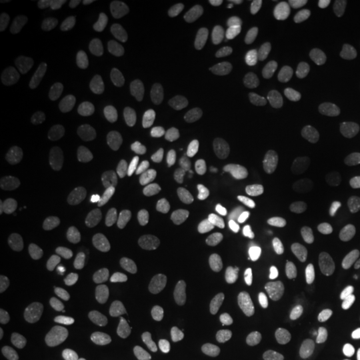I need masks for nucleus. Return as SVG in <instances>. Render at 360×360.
<instances>
[{"label": "nucleus", "mask_w": 360, "mask_h": 360, "mask_svg": "<svg viewBox=\"0 0 360 360\" xmlns=\"http://www.w3.org/2000/svg\"><path fill=\"white\" fill-rule=\"evenodd\" d=\"M49 186L34 167H20L7 179L2 200L12 214H29L42 207L49 199Z\"/></svg>", "instance_id": "nucleus-1"}, {"label": "nucleus", "mask_w": 360, "mask_h": 360, "mask_svg": "<svg viewBox=\"0 0 360 360\" xmlns=\"http://www.w3.org/2000/svg\"><path fill=\"white\" fill-rule=\"evenodd\" d=\"M276 25L282 42L297 47L321 34L322 19L312 7L300 2H283L276 11Z\"/></svg>", "instance_id": "nucleus-2"}, {"label": "nucleus", "mask_w": 360, "mask_h": 360, "mask_svg": "<svg viewBox=\"0 0 360 360\" xmlns=\"http://www.w3.org/2000/svg\"><path fill=\"white\" fill-rule=\"evenodd\" d=\"M117 175V160L114 157L105 155L98 160L97 167L94 169L92 175L85 184L82 192L79 193L74 204V219L79 222H87L101 209L103 199L109 193L110 187L114 186Z\"/></svg>", "instance_id": "nucleus-3"}, {"label": "nucleus", "mask_w": 360, "mask_h": 360, "mask_svg": "<svg viewBox=\"0 0 360 360\" xmlns=\"http://www.w3.org/2000/svg\"><path fill=\"white\" fill-rule=\"evenodd\" d=\"M193 335L207 350L215 354L229 352L240 344L237 322L220 310L199 315L193 322Z\"/></svg>", "instance_id": "nucleus-4"}, {"label": "nucleus", "mask_w": 360, "mask_h": 360, "mask_svg": "<svg viewBox=\"0 0 360 360\" xmlns=\"http://www.w3.org/2000/svg\"><path fill=\"white\" fill-rule=\"evenodd\" d=\"M40 167L56 186H64L74 177L85 159L82 147L64 141H49L39 148Z\"/></svg>", "instance_id": "nucleus-5"}, {"label": "nucleus", "mask_w": 360, "mask_h": 360, "mask_svg": "<svg viewBox=\"0 0 360 360\" xmlns=\"http://www.w3.org/2000/svg\"><path fill=\"white\" fill-rule=\"evenodd\" d=\"M327 236L335 240L345 254L357 249L360 238V214L354 202L339 199L332 202L326 210Z\"/></svg>", "instance_id": "nucleus-6"}, {"label": "nucleus", "mask_w": 360, "mask_h": 360, "mask_svg": "<svg viewBox=\"0 0 360 360\" xmlns=\"http://www.w3.org/2000/svg\"><path fill=\"white\" fill-rule=\"evenodd\" d=\"M191 247L184 238L170 237L155 247L147 260V269L154 281H172L186 267Z\"/></svg>", "instance_id": "nucleus-7"}, {"label": "nucleus", "mask_w": 360, "mask_h": 360, "mask_svg": "<svg viewBox=\"0 0 360 360\" xmlns=\"http://www.w3.org/2000/svg\"><path fill=\"white\" fill-rule=\"evenodd\" d=\"M224 219L231 231L238 236H254L262 224V214L249 187H240L232 193L224 210Z\"/></svg>", "instance_id": "nucleus-8"}, {"label": "nucleus", "mask_w": 360, "mask_h": 360, "mask_svg": "<svg viewBox=\"0 0 360 360\" xmlns=\"http://www.w3.org/2000/svg\"><path fill=\"white\" fill-rule=\"evenodd\" d=\"M277 80L290 97L302 102L304 105L317 103L319 84L302 62L295 60V58L282 60L281 65L277 67Z\"/></svg>", "instance_id": "nucleus-9"}, {"label": "nucleus", "mask_w": 360, "mask_h": 360, "mask_svg": "<svg viewBox=\"0 0 360 360\" xmlns=\"http://www.w3.org/2000/svg\"><path fill=\"white\" fill-rule=\"evenodd\" d=\"M69 53V44L62 39L42 40L30 57L29 65L25 69L27 82L39 85L47 82L52 77L58 65L64 62Z\"/></svg>", "instance_id": "nucleus-10"}, {"label": "nucleus", "mask_w": 360, "mask_h": 360, "mask_svg": "<svg viewBox=\"0 0 360 360\" xmlns=\"http://www.w3.org/2000/svg\"><path fill=\"white\" fill-rule=\"evenodd\" d=\"M162 322L154 312L134 314L124 323L120 332V345L129 352H141L160 339Z\"/></svg>", "instance_id": "nucleus-11"}, {"label": "nucleus", "mask_w": 360, "mask_h": 360, "mask_svg": "<svg viewBox=\"0 0 360 360\" xmlns=\"http://www.w3.org/2000/svg\"><path fill=\"white\" fill-rule=\"evenodd\" d=\"M269 122L274 132L292 142L307 139L312 129L309 117L304 112L283 101H277L270 105Z\"/></svg>", "instance_id": "nucleus-12"}, {"label": "nucleus", "mask_w": 360, "mask_h": 360, "mask_svg": "<svg viewBox=\"0 0 360 360\" xmlns=\"http://www.w3.org/2000/svg\"><path fill=\"white\" fill-rule=\"evenodd\" d=\"M227 132L240 141H254L259 134V119L254 103L247 97H233L222 114Z\"/></svg>", "instance_id": "nucleus-13"}, {"label": "nucleus", "mask_w": 360, "mask_h": 360, "mask_svg": "<svg viewBox=\"0 0 360 360\" xmlns=\"http://www.w3.org/2000/svg\"><path fill=\"white\" fill-rule=\"evenodd\" d=\"M310 297L315 309L323 317H332L340 305V282L334 272L317 267L310 272L309 277Z\"/></svg>", "instance_id": "nucleus-14"}, {"label": "nucleus", "mask_w": 360, "mask_h": 360, "mask_svg": "<svg viewBox=\"0 0 360 360\" xmlns=\"http://www.w3.org/2000/svg\"><path fill=\"white\" fill-rule=\"evenodd\" d=\"M193 278H195L197 285L205 290H224L236 282V264L227 255H207L197 265Z\"/></svg>", "instance_id": "nucleus-15"}, {"label": "nucleus", "mask_w": 360, "mask_h": 360, "mask_svg": "<svg viewBox=\"0 0 360 360\" xmlns=\"http://www.w3.org/2000/svg\"><path fill=\"white\" fill-rule=\"evenodd\" d=\"M277 199L282 209L292 217H304L312 207V195L299 175L283 170L277 179Z\"/></svg>", "instance_id": "nucleus-16"}, {"label": "nucleus", "mask_w": 360, "mask_h": 360, "mask_svg": "<svg viewBox=\"0 0 360 360\" xmlns=\"http://www.w3.org/2000/svg\"><path fill=\"white\" fill-rule=\"evenodd\" d=\"M159 224V214L152 207H137L125 220L122 244L130 252H139L152 240Z\"/></svg>", "instance_id": "nucleus-17"}, {"label": "nucleus", "mask_w": 360, "mask_h": 360, "mask_svg": "<svg viewBox=\"0 0 360 360\" xmlns=\"http://www.w3.org/2000/svg\"><path fill=\"white\" fill-rule=\"evenodd\" d=\"M260 287L269 302L277 307H285L294 299V278L281 264H269L260 270Z\"/></svg>", "instance_id": "nucleus-18"}, {"label": "nucleus", "mask_w": 360, "mask_h": 360, "mask_svg": "<svg viewBox=\"0 0 360 360\" xmlns=\"http://www.w3.org/2000/svg\"><path fill=\"white\" fill-rule=\"evenodd\" d=\"M270 56V44L260 32H252L247 40L245 51L233 62V72L240 79L252 80L259 77Z\"/></svg>", "instance_id": "nucleus-19"}, {"label": "nucleus", "mask_w": 360, "mask_h": 360, "mask_svg": "<svg viewBox=\"0 0 360 360\" xmlns=\"http://www.w3.org/2000/svg\"><path fill=\"white\" fill-rule=\"evenodd\" d=\"M192 162L202 172H215L222 164V150L215 132L210 127H199L192 134Z\"/></svg>", "instance_id": "nucleus-20"}, {"label": "nucleus", "mask_w": 360, "mask_h": 360, "mask_svg": "<svg viewBox=\"0 0 360 360\" xmlns=\"http://www.w3.org/2000/svg\"><path fill=\"white\" fill-rule=\"evenodd\" d=\"M267 355L269 360H305L307 347L299 332L281 327L269 335Z\"/></svg>", "instance_id": "nucleus-21"}, {"label": "nucleus", "mask_w": 360, "mask_h": 360, "mask_svg": "<svg viewBox=\"0 0 360 360\" xmlns=\"http://www.w3.org/2000/svg\"><path fill=\"white\" fill-rule=\"evenodd\" d=\"M146 58V51L141 45L119 44L112 47L103 58V70L110 77H125L137 70Z\"/></svg>", "instance_id": "nucleus-22"}, {"label": "nucleus", "mask_w": 360, "mask_h": 360, "mask_svg": "<svg viewBox=\"0 0 360 360\" xmlns=\"http://www.w3.org/2000/svg\"><path fill=\"white\" fill-rule=\"evenodd\" d=\"M188 52H191V47H188L187 40H175V42L167 44L152 62V74L155 77H170V75L177 74L186 67Z\"/></svg>", "instance_id": "nucleus-23"}, {"label": "nucleus", "mask_w": 360, "mask_h": 360, "mask_svg": "<svg viewBox=\"0 0 360 360\" xmlns=\"http://www.w3.org/2000/svg\"><path fill=\"white\" fill-rule=\"evenodd\" d=\"M114 299V287L105 278H92L80 289L77 304L84 310H101Z\"/></svg>", "instance_id": "nucleus-24"}, {"label": "nucleus", "mask_w": 360, "mask_h": 360, "mask_svg": "<svg viewBox=\"0 0 360 360\" xmlns=\"http://www.w3.org/2000/svg\"><path fill=\"white\" fill-rule=\"evenodd\" d=\"M24 40L20 35L7 32L0 39V77L7 79L19 67L22 56H24Z\"/></svg>", "instance_id": "nucleus-25"}, {"label": "nucleus", "mask_w": 360, "mask_h": 360, "mask_svg": "<svg viewBox=\"0 0 360 360\" xmlns=\"http://www.w3.org/2000/svg\"><path fill=\"white\" fill-rule=\"evenodd\" d=\"M162 7H165L164 0H129L125 17L132 25L147 24L148 20L154 19Z\"/></svg>", "instance_id": "nucleus-26"}, {"label": "nucleus", "mask_w": 360, "mask_h": 360, "mask_svg": "<svg viewBox=\"0 0 360 360\" xmlns=\"http://www.w3.org/2000/svg\"><path fill=\"white\" fill-rule=\"evenodd\" d=\"M129 7V0H101L96 4L94 11L101 22H112L125 17Z\"/></svg>", "instance_id": "nucleus-27"}, {"label": "nucleus", "mask_w": 360, "mask_h": 360, "mask_svg": "<svg viewBox=\"0 0 360 360\" xmlns=\"http://www.w3.org/2000/svg\"><path fill=\"white\" fill-rule=\"evenodd\" d=\"M202 7L200 0H179L174 6V17L177 20H187Z\"/></svg>", "instance_id": "nucleus-28"}, {"label": "nucleus", "mask_w": 360, "mask_h": 360, "mask_svg": "<svg viewBox=\"0 0 360 360\" xmlns=\"http://www.w3.org/2000/svg\"><path fill=\"white\" fill-rule=\"evenodd\" d=\"M233 4H237L236 0H210L207 2V8L210 12H220V11H227L229 7H232Z\"/></svg>", "instance_id": "nucleus-29"}, {"label": "nucleus", "mask_w": 360, "mask_h": 360, "mask_svg": "<svg viewBox=\"0 0 360 360\" xmlns=\"http://www.w3.org/2000/svg\"><path fill=\"white\" fill-rule=\"evenodd\" d=\"M25 2L22 0H15V2H2V7H13V6H24Z\"/></svg>", "instance_id": "nucleus-30"}, {"label": "nucleus", "mask_w": 360, "mask_h": 360, "mask_svg": "<svg viewBox=\"0 0 360 360\" xmlns=\"http://www.w3.org/2000/svg\"><path fill=\"white\" fill-rule=\"evenodd\" d=\"M332 360H354L352 357H350V355H347V354H339V355H335L334 359Z\"/></svg>", "instance_id": "nucleus-31"}, {"label": "nucleus", "mask_w": 360, "mask_h": 360, "mask_svg": "<svg viewBox=\"0 0 360 360\" xmlns=\"http://www.w3.org/2000/svg\"><path fill=\"white\" fill-rule=\"evenodd\" d=\"M355 310H357V317L360 319V287H359V292H357V304H355Z\"/></svg>", "instance_id": "nucleus-32"}]
</instances>
